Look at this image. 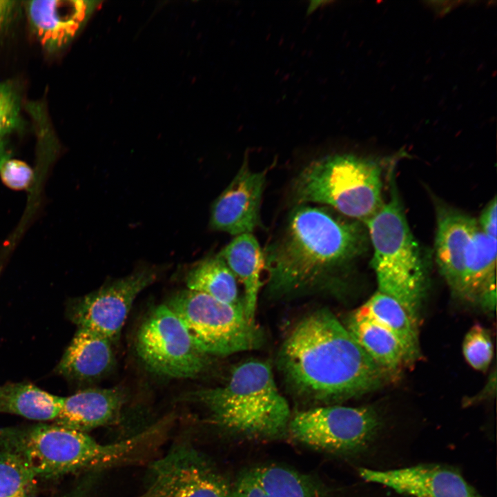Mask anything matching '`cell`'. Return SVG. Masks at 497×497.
<instances>
[{"mask_svg":"<svg viewBox=\"0 0 497 497\" xmlns=\"http://www.w3.org/2000/svg\"><path fill=\"white\" fill-rule=\"evenodd\" d=\"M184 282L189 290L228 304L244 305L238 282L219 254L208 255L191 266L186 272Z\"/></svg>","mask_w":497,"mask_h":497,"instance_id":"7402d4cb","label":"cell"},{"mask_svg":"<svg viewBox=\"0 0 497 497\" xmlns=\"http://www.w3.org/2000/svg\"><path fill=\"white\" fill-rule=\"evenodd\" d=\"M496 239L478 227L471 240L465 261L461 297L478 302L483 293L496 285Z\"/></svg>","mask_w":497,"mask_h":497,"instance_id":"603a6c76","label":"cell"},{"mask_svg":"<svg viewBox=\"0 0 497 497\" xmlns=\"http://www.w3.org/2000/svg\"><path fill=\"white\" fill-rule=\"evenodd\" d=\"M382 427L373 407L340 405L317 406L291 417L287 430L298 441L315 449L340 454L367 449Z\"/></svg>","mask_w":497,"mask_h":497,"instance_id":"ba28073f","label":"cell"},{"mask_svg":"<svg viewBox=\"0 0 497 497\" xmlns=\"http://www.w3.org/2000/svg\"><path fill=\"white\" fill-rule=\"evenodd\" d=\"M362 306L398 339L409 364L420 358L418 324L396 300L377 291Z\"/></svg>","mask_w":497,"mask_h":497,"instance_id":"cb8c5ba5","label":"cell"},{"mask_svg":"<svg viewBox=\"0 0 497 497\" xmlns=\"http://www.w3.org/2000/svg\"><path fill=\"white\" fill-rule=\"evenodd\" d=\"M382 166L375 159L336 153L315 159L291 186L295 205L319 204L364 222L383 206Z\"/></svg>","mask_w":497,"mask_h":497,"instance_id":"8992f818","label":"cell"},{"mask_svg":"<svg viewBox=\"0 0 497 497\" xmlns=\"http://www.w3.org/2000/svg\"><path fill=\"white\" fill-rule=\"evenodd\" d=\"M365 480L411 497H479L457 471L447 466L422 464L390 469L361 468Z\"/></svg>","mask_w":497,"mask_h":497,"instance_id":"4fadbf2b","label":"cell"},{"mask_svg":"<svg viewBox=\"0 0 497 497\" xmlns=\"http://www.w3.org/2000/svg\"><path fill=\"white\" fill-rule=\"evenodd\" d=\"M31 29L41 46L49 52L65 48L76 36L94 8L84 0L24 1Z\"/></svg>","mask_w":497,"mask_h":497,"instance_id":"9a60e30c","label":"cell"},{"mask_svg":"<svg viewBox=\"0 0 497 497\" xmlns=\"http://www.w3.org/2000/svg\"><path fill=\"white\" fill-rule=\"evenodd\" d=\"M10 156L6 138L0 137V167L4 161L10 158Z\"/></svg>","mask_w":497,"mask_h":497,"instance_id":"1f68e13d","label":"cell"},{"mask_svg":"<svg viewBox=\"0 0 497 497\" xmlns=\"http://www.w3.org/2000/svg\"><path fill=\"white\" fill-rule=\"evenodd\" d=\"M19 2L0 0V34L6 32L14 21L19 8Z\"/></svg>","mask_w":497,"mask_h":497,"instance_id":"f546056e","label":"cell"},{"mask_svg":"<svg viewBox=\"0 0 497 497\" xmlns=\"http://www.w3.org/2000/svg\"><path fill=\"white\" fill-rule=\"evenodd\" d=\"M37 479L22 458L0 449V497H37Z\"/></svg>","mask_w":497,"mask_h":497,"instance_id":"d4e9b609","label":"cell"},{"mask_svg":"<svg viewBox=\"0 0 497 497\" xmlns=\"http://www.w3.org/2000/svg\"><path fill=\"white\" fill-rule=\"evenodd\" d=\"M497 204L496 197L493 198L482 211L478 220L480 230L487 235L496 239L497 233Z\"/></svg>","mask_w":497,"mask_h":497,"instance_id":"f1b7e54d","label":"cell"},{"mask_svg":"<svg viewBox=\"0 0 497 497\" xmlns=\"http://www.w3.org/2000/svg\"><path fill=\"white\" fill-rule=\"evenodd\" d=\"M277 364L293 394L319 406L372 391L392 376L326 309L310 313L294 325L281 344Z\"/></svg>","mask_w":497,"mask_h":497,"instance_id":"7a4b0ae2","label":"cell"},{"mask_svg":"<svg viewBox=\"0 0 497 497\" xmlns=\"http://www.w3.org/2000/svg\"><path fill=\"white\" fill-rule=\"evenodd\" d=\"M0 177L7 187L19 191L26 189L30 186L34 173L26 162L8 158L0 167Z\"/></svg>","mask_w":497,"mask_h":497,"instance_id":"83f0119b","label":"cell"},{"mask_svg":"<svg viewBox=\"0 0 497 497\" xmlns=\"http://www.w3.org/2000/svg\"><path fill=\"white\" fill-rule=\"evenodd\" d=\"M125 394L119 387L89 388L62 397L55 424L82 432L117 423L121 417Z\"/></svg>","mask_w":497,"mask_h":497,"instance_id":"e0dca14e","label":"cell"},{"mask_svg":"<svg viewBox=\"0 0 497 497\" xmlns=\"http://www.w3.org/2000/svg\"><path fill=\"white\" fill-rule=\"evenodd\" d=\"M159 273L155 266L143 265L126 276L106 282L92 292L69 300L66 316L77 329L95 332L115 343L137 296L157 280Z\"/></svg>","mask_w":497,"mask_h":497,"instance_id":"30bf717a","label":"cell"},{"mask_svg":"<svg viewBox=\"0 0 497 497\" xmlns=\"http://www.w3.org/2000/svg\"><path fill=\"white\" fill-rule=\"evenodd\" d=\"M165 304L210 356L255 350L264 342L263 331L247 318L243 304H228L188 289L173 294Z\"/></svg>","mask_w":497,"mask_h":497,"instance_id":"52a82bcc","label":"cell"},{"mask_svg":"<svg viewBox=\"0 0 497 497\" xmlns=\"http://www.w3.org/2000/svg\"><path fill=\"white\" fill-rule=\"evenodd\" d=\"M367 228L330 207L295 205L263 251L266 293L282 299L332 291L367 250Z\"/></svg>","mask_w":497,"mask_h":497,"instance_id":"6da1fadb","label":"cell"},{"mask_svg":"<svg viewBox=\"0 0 497 497\" xmlns=\"http://www.w3.org/2000/svg\"><path fill=\"white\" fill-rule=\"evenodd\" d=\"M345 327L366 353L392 376L409 364L398 339L362 306L349 316Z\"/></svg>","mask_w":497,"mask_h":497,"instance_id":"d6986e66","label":"cell"},{"mask_svg":"<svg viewBox=\"0 0 497 497\" xmlns=\"http://www.w3.org/2000/svg\"><path fill=\"white\" fill-rule=\"evenodd\" d=\"M435 257L438 269L453 293L461 297L466 257L478 220L437 204Z\"/></svg>","mask_w":497,"mask_h":497,"instance_id":"5bb4252c","label":"cell"},{"mask_svg":"<svg viewBox=\"0 0 497 497\" xmlns=\"http://www.w3.org/2000/svg\"><path fill=\"white\" fill-rule=\"evenodd\" d=\"M244 288L243 301L247 318L253 322L264 270L263 251L253 233L234 238L218 253Z\"/></svg>","mask_w":497,"mask_h":497,"instance_id":"ffe728a7","label":"cell"},{"mask_svg":"<svg viewBox=\"0 0 497 497\" xmlns=\"http://www.w3.org/2000/svg\"><path fill=\"white\" fill-rule=\"evenodd\" d=\"M157 438L150 427L121 441L101 443L88 433L57 424L0 427V449L22 458L38 478L104 469L135 458Z\"/></svg>","mask_w":497,"mask_h":497,"instance_id":"3957f363","label":"cell"},{"mask_svg":"<svg viewBox=\"0 0 497 497\" xmlns=\"http://www.w3.org/2000/svg\"><path fill=\"white\" fill-rule=\"evenodd\" d=\"M231 497H331L313 476L286 467L266 465L250 468L238 477Z\"/></svg>","mask_w":497,"mask_h":497,"instance_id":"2e32d148","label":"cell"},{"mask_svg":"<svg viewBox=\"0 0 497 497\" xmlns=\"http://www.w3.org/2000/svg\"><path fill=\"white\" fill-rule=\"evenodd\" d=\"M135 344L144 363L161 376L194 378L210 363V355L195 344L184 323L165 304L152 309L146 317Z\"/></svg>","mask_w":497,"mask_h":497,"instance_id":"9c48e42d","label":"cell"},{"mask_svg":"<svg viewBox=\"0 0 497 497\" xmlns=\"http://www.w3.org/2000/svg\"><path fill=\"white\" fill-rule=\"evenodd\" d=\"M393 177L391 173L389 199L364 224L373 247L371 264L378 291L396 300L418 324L427 284V269L408 224Z\"/></svg>","mask_w":497,"mask_h":497,"instance_id":"5b68a950","label":"cell"},{"mask_svg":"<svg viewBox=\"0 0 497 497\" xmlns=\"http://www.w3.org/2000/svg\"><path fill=\"white\" fill-rule=\"evenodd\" d=\"M140 497H231V488L198 451L180 445L153 465Z\"/></svg>","mask_w":497,"mask_h":497,"instance_id":"8fae6325","label":"cell"},{"mask_svg":"<svg viewBox=\"0 0 497 497\" xmlns=\"http://www.w3.org/2000/svg\"><path fill=\"white\" fill-rule=\"evenodd\" d=\"M113 342L84 329H77L55 369V373L71 384L95 382L113 367Z\"/></svg>","mask_w":497,"mask_h":497,"instance_id":"ac0fdd59","label":"cell"},{"mask_svg":"<svg viewBox=\"0 0 497 497\" xmlns=\"http://www.w3.org/2000/svg\"><path fill=\"white\" fill-rule=\"evenodd\" d=\"M462 352L468 364L476 370L486 371L493 358V345L489 331L474 325L465 336Z\"/></svg>","mask_w":497,"mask_h":497,"instance_id":"484cf974","label":"cell"},{"mask_svg":"<svg viewBox=\"0 0 497 497\" xmlns=\"http://www.w3.org/2000/svg\"><path fill=\"white\" fill-rule=\"evenodd\" d=\"M214 422L225 429L248 436H277L287 430L289 405L280 392L271 365L249 360L235 366L221 387L192 392Z\"/></svg>","mask_w":497,"mask_h":497,"instance_id":"277c9868","label":"cell"},{"mask_svg":"<svg viewBox=\"0 0 497 497\" xmlns=\"http://www.w3.org/2000/svg\"><path fill=\"white\" fill-rule=\"evenodd\" d=\"M21 127L19 95L11 84L0 81V137Z\"/></svg>","mask_w":497,"mask_h":497,"instance_id":"4316f807","label":"cell"},{"mask_svg":"<svg viewBox=\"0 0 497 497\" xmlns=\"http://www.w3.org/2000/svg\"><path fill=\"white\" fill-rule=\"evenodd\" d=\"M62 397L28 382L0 384V413L14 414L37 421H55Z\"/></svg>","mask_w":497,"mask_h":497,"instance_id":"44dd1931","label":"cell"},{"mask_svg":"<svg viewBox=\"0 0 497 497\" xmlns=\"http://www.w3.org/2000/svg\"><path fill=\"white\" fill-rule=\"evenodd\" d=\"M264 171H253L244 159L237 173L213 203L210 227L233 236L253 233L260 226Z\"/></svg>","mask_w":497,"mask_h":497,"instance_id":"7c38bea8","label":"cell"},{"mask_svg":"<svg viewBox=\"0 0 497 497\" xmlns=\"http://www.w3.org/2000/svg\"><path fill=\"white\" fill-rule=\"evenodd\" d=\"M90 490L86 485L83 483H77L60 497H90Z\"/></svg>","mask_w":497,"mask_h":497,"instance_id":"4dcf8cb0","label":"cell"}]
</instances>
